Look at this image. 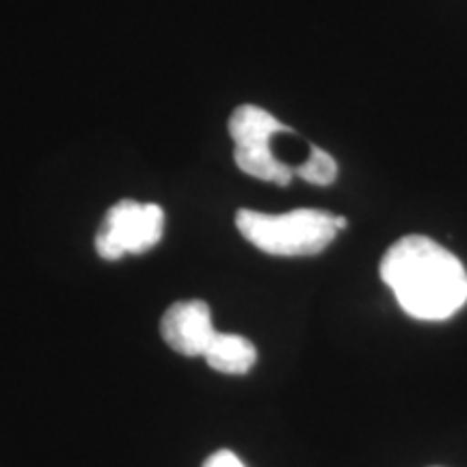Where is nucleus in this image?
<instances>
[{
    "mask_svg": "<svg viewBox=\"0 0 467 467\" xmlns=\"http://www.w3.org/2000/svg\"><path fill=\"white\" fill-rule=\"evenodd\" d=\"M381 279L399 306L418 320H446L467 303V271L433 238L405 236L385 251Z\"/></svg>",
    "mask_w": 467,
    "mask_h": 467,
    "instance_id": "f257e3e1",
    "label": "nucleus"
},
{
    "mask_svg": "<svg viewBox=\"0 0 467 467\" xmlns=\"http://www.w3.org/2000/svg\"><path fill=\"white\" fill-rule=\"evenodd\" d=\"M236 227L254 247L282 258L317 255L334 243L337 234L336 214L312 208H299L284 214L243 208L236 213Z\"/></svg>",
    "mask_w": 467,
    "mask_h": 467,
    "instance_id": "f03ea898",
    "label": "nucleus"
},
{
    "mask_svg": "<svg viewBox=\"0 0 467 467\" xmlns=\"http://www.w3.org/2000/svg\"><path fill=\"white\" fill-rule=\"evenodd\" d=\"M227 130L234 141V161L243 173L279 186L292 182L295 169L279 161L271 148L273 137L292 130L275 115L255 104H241L230 115Z\"/></svg>",
    "mask_w": 467,
    "mask_h": 467,
    "instance_id": "7ed1b4c3",
    "label": "nucleus"
},
{
    "mask_svg": "<svg viewBox=\"0 0 467 467\" xmlns=\"http://www.w3.org/2000/svg\"><path fill=\"white\" fill-rule=\"evenodd\" d=\"M165 213L156 203L124 200L104 217L96 236V251L104 260H119L126 254H145L161 243Z\"/></svg>",
    "mask_w": 467,
    "mask_h": 467,
    "instance_id": "20e7f679",
    "label": "nucleus"
},
{
    "mask_svg": "<svg viewBox=\"0 0 467 467\" xmlns=\"http://www.w3.org/2000/svg\"><path fill=\"white\" fill-rule=\"evenodd\" d=\"M161 336L175 353L203 358L208 344L217 336L208 303L200 299L173 303L161 320Z\"/></svg>",
    "mask_w": 467,
    "mask_h": 467,
    "instance_id": "39448f33",
    "label": "nucleus"
},
{
    "mask_svg": "<svg viewBox=\"0 0 467 467\" xmlns=\"http://www.w3.org/2000/svg\"><path fill=\"white\" fill-rule=\"evenodd\" d=\"M203 359L213 370L223 372V375H244L254 368L258 359V350L247 337L236 334H219L208 344Z\"/></svg>",
    "mask_w": 467,
    "mask_h": 467,
    "instance_id": "423d86ee",
    "label": "nucleus"
},
{
    "mask_svg": "<svg viewBox=\"0 0 467 467\" xmlns=\"http://www.w3.org/2000/svg\"><path fill=\"white\" fill-rule=\"evenodd\" d=\"M296 178L306 180L309 184L317 186H329L336 182L337 178V162L329 151H325L318 145H312L309 148V156L301 165L295 167Z\"/></svg>",
    "mask_w": 467,
    "mask_h": 467,
    "instance_id": "0eeeda50",
    "label": "nucleus"
},
{
    "mask_svg": "<svg viewBox=\"0 0 467 467\" xmlns=\"http://www.w3.org/2000/svg\"><path fill=\"white\" fill-rule=\"evenodd\" d=\"M203 467H244V465L232 451H217L214 454H210Z\"/></svg>",
    "mask_w": 467,
    "mask_h": 467,
    "instance_id": "6e6552de",
    "label": "nucleus"
},
{
    "mask_svg": "<svg viewBox=\"0 0 467 467\" xmlns=\"http://www.w3.org/2000/svg\"><path fill=\"white\" fill-rule=\"evenodd\" d=\"M347 225H348V221H347V219H344V217H336V227H337V232L344 230V227H347Z\"/></svg>",
    "mask_w": 467,
    "mask_h": 467,
    "instance_id": "1a4fd4ad",
    "label": "nucleus"
}]
</instances>
